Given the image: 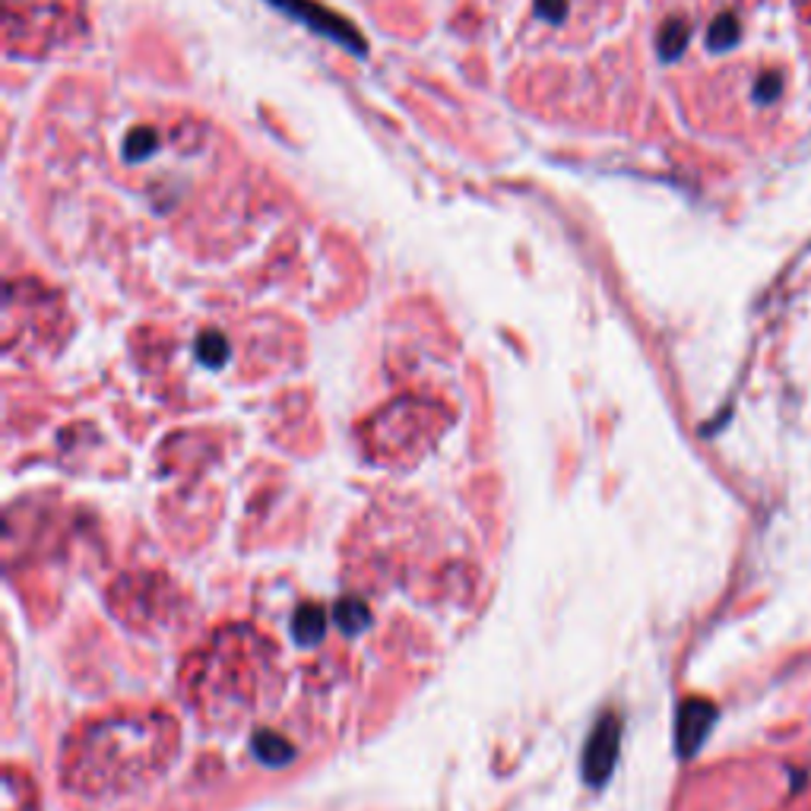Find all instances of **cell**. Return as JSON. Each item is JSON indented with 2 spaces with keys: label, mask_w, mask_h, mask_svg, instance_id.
Masks as SVG:
<instances>
[{
  "label": "cell",
  "mask_w": 811,
  "mask_h": 811,
  "mask_svg": "<svg viewBox=\"0 0 811 811\" xmlns=\"http://www.w3.org/2000/svg\"><path fill=\"white\" fill-rule=\"evenodd\" d=\"M80 26L77 10L63 3H23V26H7V38L23 32L26 45H58Z\"/></svg>",
  "instance_id": "6da1fadb"
},
{
  "label": "cell",
  "mask_w": 811,
  "mask_h": 811,
  "mask_svg": "<svg viewBox=\"0 0 811 811\" xmlns=\"http://www.w3.org/2000/svg\"><path fill=\"white\" fill-rule=\"evenodd\" d=\"M619 745H622V726L615 717H602L596 732L590 736V745L584 751V774L587 780L599 786L609 780L615 757H619Z\"/></svg>",
  "instance_id": "7a4b0ae2"
},
{
  "label": "cell",
  "mask_w": 811,
  "mask_h": 811,
  "mask_svg": "<svg viewBox=\"0 0 811 811\" xmlns=\"http://www.w3.org/2000/svg\"><path fill=\"white\" fill-rule=\"evenodd\" d=\"M717 722V707L710 701H701V697H691L679 707V717H675V749L682 757L697 754L701 745L707 742L710 729Z\"/></svg>",
  "instance_id": "3957f363"
},
{
  "label": "cell",
  "mask_w": 811,
  "mask_h": 811,
  "mask_svg": "<svg viewBox=\"0 0 811 811\" xmlns=\"http://www.w3.org/2000/svg\"><path fill=\"white\" fill-rule=\"evenodd\" d=\"M292 634H295V640L305 644V647L320 644V637L327 634V615H324V609H317V606H302V609L295 612Z\"/></svg>",
  "instance_id": "277c9868"
},
{
  "label": "cell",
  "mask_w": 811,
  "mask_h": 811,
  "mask_svg": "<svg viewBox=\"0 0 811 811\" xmlns=\"http://www.w3.org/2000/svg\"><path fill=\"white\" fill-rule=\"evenodd\" d=\"M254 751H257V757H260L263 764H270V767H280V764H285V761L292 757L289 742H282V739L270 736V732H260V736L254 739Z\"/></svg>",
  "instance_id": "5b68a950"
},
{
  "label": "cell",
  "mask_w": 811,
  "mask_h": 811,
  "mask_svg": "<svg viewBox=\"0 0 811 811\" xmlns=\"http://www.w3.org/2000/svg\"><path fill=\"white\" fill-rule=\"evenodd\" d=\"M337 622H340L343 631L355 634V631H362L368 624V609L362 602H340L337 606Z\"/></svg>",
  "instance_id": "8992f818"
},
{
  "label": "cell",
  "mask_w": 811,
  "mask_h": 811,
  "mask_svg": "<svg viewBox=\"0 0 811 811\" xmlns=\"http://www.w3.org/2000/svg\"><path fill=\"white\" fill-rule=\"evenodd\" d=\"M200 359H203L207 365H222V359H225V340H222L219 333H207V337L200 340Z\"/></svg>",
  "instance_id": "52a82bcc"
}]
</instances>
